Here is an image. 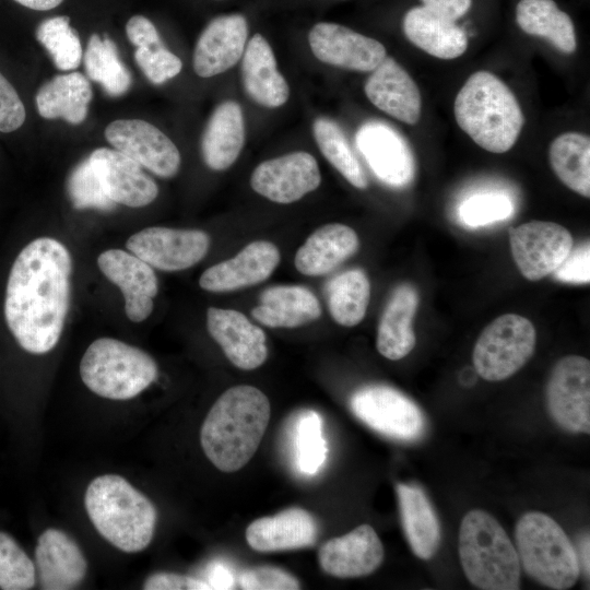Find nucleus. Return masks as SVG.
Masks as SVG:
<instances>
[{"instance_id": "obj_8", "label": "nucleus", "mask_w": 590, "mask_h": 590, "mask_svg": "<svg viewBox=\"0 0 590 590\" xmlns=\"http://www.w3.org/2000/svg\"><path fill=\"white\" fill-rule=\"evenodd\" d=\"M532 322L517 314H505L484 328L473 349V366L488 381L509 378L531 358L535 349Z\"/></svg>"}, {"instance_id": "obj_46", "label": "nucleus", "mask_w": 590, "mask_h": 590, "mask_svg": "<svg viewBox=\"0 0 590 590\" xmlns=\"http://www.w3.org/2000/svg\"><path fill=\"white\" fill-rule=\"evenodd\" d=\"M590 244L573 246L568 256L553 272L554 278L566 283L586 284L590 281Z\"/></svg>"}, {"instance_id": "obj_53", "label": "nucleus", "mask_w": 590, "mask_h": 590, "mask_svg": "<svg viewBox=\"0 0 590 590\" xmlns=\"http://www.w3.org/2000/svg\"><path fill=\"white\" fill-rule=\"evenodd\" d=\"M590 542H589V534L585 535L580 542V559L579 565L582 567L585 575L589 579L590 575V566H589V548Z\"/></svg>"}, {"instance_id": "obj_26", "label": "nucleus", "mask_w": 590, "mask_h": 590, "mask_svg": "<svg viewBox=\"0 0 590 590\" xmlns=\"http://www.w3.org/2000/svg\"><path fill=\"white\" fill-rule=\"evenodd\" d=\"M241 60V80L248 96L257 104L276 108L290 97L287 81L278 70L274 52L259 33L248 42Z\"/></svg>"}, {"instance_id": "obj_33", "label": "nucleus", "mask_w": 590, "mask_h": 590, "mask_svg": "<svg viewBox=\"0 0 590 590\" xmlns=\"http://www.w3.org/2000/svg\"><path fill=\"white\" fill-rule=\"evenodd\" d=\"M402 527L412 552L429 559L437 551L440 528L424 492L415 486L397 484Z\"/></svg>"}, {"instance_id": "obj_14", "label": "nucleus", "mask_w": 590, "mask_h": 590, "mask_svg": "<svg viewBox=\"0 0 590 590\" xmlns=\"http://www.w3.org/2000/svg\"><path fill=\"white\" fill-rule=\"evenodd\" d=\"M321 174L308 152H292L260 163L250 177L251 188L268 200L288 204L316 190Z\"/></svg>"}, {"instance_id": "obj_42", "label": "nucleus", "mask_w": 590, "mask_h": 590, "mask_svg": "<svg viewBox=\"0 0 590 590\" xmlns=\"http://www.w3.org/2000/svg\"><path fill=\"white\" fill-rule=\"evenodd\" d=\"M67 189L75 209L110 211L115 208L116 203L106 196L90 157L74 167L68 178Z\"/></svg>"}, {"instance_id": "obj_22", "label": "nucleus", "mask_w": 590, "mask_h": 590, "mask_svg": "<svg viewBox=\"0 0 590 590\" xmlns=\"http://www.w3.org/2000/svg\"><path fill=\"white\" fill-rule=\"evenodd\" d=\"M384 556V545L378 534L366 523L327 541L318 552L322 570L338 578L370 575L381 565Z\"/></svg>"}, {"instance_id": "obj_4", "label": "nucleus", "mask_w": 590, "mask_h": 590, "mask_svg": "<svg viewBox=\"0 0 590 590\" xmlns=\"http://www.w3.org/2000/svg\"><path fill=\"white\" fill-rule=\"evenodd\" d=\"M87 516L98 533L126 553L143 551L151 543L157 512L151 500L117 474L93 479L84 494Z\"/></svg>"}, {"instance_id": "obj_7", "label": "nucleus", "mask_w": 590, "mask_h": 590, "mask_svg": "<svg viewBox=\"0 0 590 590\" xmlns=\"http://www.w3.org/2000/svg\"><path fill=\"white\" fill-rule=\"evenodd\" d=\"M80 376L83 384L99 397L129 400L156 379L157 365L139 347L113 338H99L83 354Z\"/></svg>"}, {"instance_id": "obj_21", "label": "nucleus", "mask_w": 590, "mask_h": 590, "mask_svg": "<svg viewBox=\"0 0 590 590\" xmlns=\"http://www.w3.org/2000/svg\"><path fill=\"white\" fill-rule=\"evenodd\" d=\"M280 250L271 241L249 243L235 257L208 268L199 285L208 292H232L266 281L280 263Z\"/></svg>"}, {"instance_id": "obj_36", "label": "nucleus", "mask_w": 590, "mask_h": 590, "mask_svg": "<svg viewBox=\"0 0 590 590\" xmlns=\"http://www.w3.org/2000/svg\"><path fill=\"white\" fill-rule=\"evenodd\" d=\"M326 293L330 315L337 323L354 327L364 319L370 283L363 270L353 269L335 275L328 282Z\"/></svg>"}, {"instance_id": "obj_20", "label": "nucleus", "mask_w": 590, "mask_h": 590, "mask_svg": "<svg viewBox=\"0 0 590 590\" xmlns=\"http://www.w3.org/2000/svg\"><path fill=\"white\" fill-rule=\"evenodd\" d=\"M106 196L115 203L141 208L158 194L156 182L142 166L115 149L99 148L90 154Z\"/></svg>"}, {"instance_id": "obj_13", "label": "nucleus", "mask_w": 590, "mask_h": 590, "mask_svg": "<svg viewBox=\"0 0 590 590\" xmlns=\"http://www.w3.org/2000/svg\"><path fill=\"white\" fill-rule=\"evenodd\" d=\"M115 150L153 174L170 178L180 167V153L174 142L155 126L141 119H118L105 129Z\"/></svg>"}, {"instance_id": "obj_17", "label": "nucleus", "mask_w": 590, "mask_h": 590, "mask_svg": "<svg viewBox=\"0 0 590 590\" xmlns=\"http://www.w3.org/2000/svg\"><path fill=\"white\" fill-rule=\"evenodd\" d=\"M97 264L102 273L120 288L127 317L133 322L145 320L153 310V299L158 291L153 268L121 249L102 252Z\"/></svg>"}, {"instance_id": "obj_47", "label": "nucleus", "mask_w": 590, "mask_h": 590, "mask_svg": "<svg viewBox=\"0 0 590 590\" xmlns=\"http://www.w3.org/2000/svg\"><path fill=\"white\" fill-rule=\"evenodd\" d=\"M25 117V107L19 94L0 72V131H15L24 123Z\"/></svg>"}, {"instance_id": "obj_24", "label": "nucleus", "mask_w": 590, "mask_h": 590, "mask_svg": "<svg viewBox=\"0 0 590 590\" xmlns=\"http://www.w3.org/2000/svg\"><path fill=\"white\" fill-rule=\"evenodd\" d=\"M364 91L370 103L408 125L421 117L422 98L411 75L393 58L387 57L371 71Z\"/></svg>"}, {"instance_id": "obj_45", "label": "nucleus", "mask_w": 590, "mask_h": 590, "mask_svg": "<svg viewBox=\"0 0 590 590\" xmlns=\"http://www.w3.org/2000/svg\"><path fill=\"white\" fill-rule=\"evenodd\" d=\"M237 582L245 590H295L298 580L290 573L271 566H261L244 570Z\"/></svg>"}, {"instance_id": "obj_34", "label": "nucleus", "mask_w": 590, "mask_h": 590, "mask_svg": "<svg viewBox=\"0 0 590 590\" xmlns=\"http://www.w3.org/2000/svg\"><path fill=\"white\" fill-rule=\"evenodd\" d=\"M516 21L526 34L545 38L564 54H573L577 48L574 22L554 0H520Z\"/></svg>"}, {"instance_id": "obj_23", "label": "nucleus", "mask_w": 590, "mask_h": 590, "mask_svg": "<svg viewBox=\"0 0 590 590\" xmlns=\"http://www.w3.org/2000/svg\"><path fill=\"white\" fill-rule=\"evenodd\" d=\"M35 567L40 588L68 590L79 586L87 562L78 543L66 532L48 528L37 539Z\"/></svg>"}, {"instance_id": "obj_2", "label": "nucleus", "mask_w": 590, "mask_h": 590, "mask_svg": "<svg viewBox=\"0 0 590 590\" xmlns=\"http://www.w3.org/2000/svg\"><path fill=\"white\" fill-rule=\"evenodd\" d=\"M270 420V402L256 387L238 385L224 391L200 430L206 458L223 472L245 467L256 453Z\"/></svg>"}, {"instance_id": "obj_37", "label": "nucleus", "mask_w": 590, "mask_h": 590, "mask_svg": "<svg viewBox=\"0 0 590 590\" xmlns=\"http://www.w3.org/2000/svg\"><path fill=\"white\" fill-rule=\"evenodd\" d=\"M83 61L87 76L101 84L109 96H121L130 88L131 74L121 61L116 44L108 36L101 38L93 34Z\"/></svg>"}, {"instance_id": "obj_27", "label": "nucleus", "mask_w": 590, "mask_h": 590, "mask_svg": "<svg viewBox=\"0 0 590 590\" xmlns=\"http://www.w3.org/2000/svg\"><path fill=\"white\" fill-rule=\"evenodd\" d=\"M358 248L359 239L352 227L341 223L326 224L312 232L298 248L294 264L304 275H323L356 253Z\"/></svg>"}, {"instance_id": "obj_51", "label": "nucleus", "mask_w": 590, "mask_h": 590, "mask_svg": "<svg viewBox=\"0 0 590 590\" xmlns=\"http://www.w3.org/2000/svg\"><path fill=\"white\" fill-rule=\"evenodd\" d=\"M206 583L211 589H233L236 578L232 568L223 563H213L208 569Z\"/></svg>"}, {"instance_id": "obj_39", "label": "nucleus", "mask_w": 590, "mask_h": 590, "mask_svg": "<svg viewBox=\"0 0 590 590\" xmlns=\"http://www.w3.org/2000/svg\"><path fill=\"white\" fill-rule=\"evenodd\" d=\"M36 38L59 70H74L80 66L82 45L76 31L70 26L69 16L58 15L44 20L37 26Z\"/></svg>"}, {"instance_id": "obj_38", "label": "nucleus", "mask_w": 590, "mask_h": 590, "mask_svg": "<svg viewBox=\"0 0 590 590\" xmlns=\"http://www.w3.org/2000/svg\"><path fill=\"white\" fill-rule=\"evenodd\" d=\"M316 143L327 161L355 188L366 189L367 177L340 126L324 117L312 125Z\"/></svg>"}, {"instance_id": "obj_6", "label": "nucleus", "mask_w": 590, "mask_h": 590, "mask_svg": "<svg viewBox=\"0 0 590 590\" xmlns=\"http://www.w3.org/2000/svg\"><path fill=\"white\" fill-rule=\"evenodd\" d=\"M520 566L539 583L555 590L571 588L578 580V554L562 527L550 516L530 511L515 529Z\"/></svg>"}, {"instance_id": "obj_25", "label": "nucleus", "mask_w": 590, "mask_h": 590, "mask_svg": "<svg viewBox=\"0 0 590 590\" xmlns=\"http://www.w3.org/2000/svg\"><path fill=\"white\" fill-rule=\"evenodd\" d=\"M318 526L307 510L288 508L252 521L246 529L248 545L258 552H279L316 544Z\"/></svg>"}, {"instance_id": "obj_43", "label": "nucleus", "mask_w": 590, "mask_h": 590, "mask_svg": "<svg viewBox=\"0 0 590 590\" xmlns=\"http://www.w3.org/2000/svg\"><path fill=\"white\" fill-rule=\"evenodd\" d=\"M514 213L511 200L502 193L475 194L462 202L459 216L470 227L485 226L508 219Z\"/></svg>"}, {"instance_id": "obj_40", "label": "nucleus", "mask_w": 590, "mask_h": 590, "mask_svg": "<svg viewBox=\"0 0 590 590\" xmlns=\"http://www.w3.org/2000/svg\"><path fill=\"white\" fill-rule=\"evenodd\" d=\"M294 459L297 470L306 475L317 474L327 458L322 420L315 411H304L294 426Z\"/></svg>"}, {"instance_id": "obj_48", "label": "nucleus", "mask_w": 590, "mask_h": 590, "mask_svg": "<svg viewBox=\"0 0 590 590\" xmlns=\"http://www.w3.org/2000/svg\"><path fill=\"white\" fill-rule=\"evenodd\" d=\"M145 590H209L210 586L200 578L176 573H156L143 583Z\"/></svg>"}, {"instance_id": "obj_41", "label": "nucleus", "mask_w": 590, "mask_h": 590, "mask_svg": "<svg viewBox=\"0 0 590 590\" xmlns=\"http://www.w3.org/2000/svg\"><path fill=\"white\" fill-rule=\"evenodd\" d=\"M36 578L35 563L11 534L0 531V589H32Z\"/></svg>"}, {"instance_id": "obj_18", "label": "nucleus", "mask_w": 590, "mask_h": 590, "mask_svg": "<svg viewBox=\"0 0 590 590\" xmlns=\"http://www.w3.org/2000/svg\"><path fill=\"white\" fill-rule=\"evenodd\" d=\"M248 23L239 13L219 15L200 34L193 52V70L201 78L221 74L243 57Z\"/></svg>"}, {"instance_id": "obj_44", "label": "nucleus", "mask_w": 590, "mask_h": 590, "mask_svg": "<svg viewBox=\"0 0 590 590\" xmlns=\"http://www.w3.org/2000/svg\"><path fill=\"white\" fill-rule=\"evenodd\" d=\"M134 59L148 80L153 84L165 83L179 74L182 69L181 60L169 51L164 44L137 48Z\"/></svg>"}, {"instance_id": "obj_35", "label": "nucleus", "mask_w": 590, "mask_h": 590, "mask_svg": "<svg viewBox=\"0 0 590 590\" xmlns=\"http://www.w3.org/2000/svg\"><path fill=\"white\" fill-rule=\"evenodd\" d=\"M548 158L558 179L570 190L590 197V138L579 132L556 137L550 145Z\"/></svg>"}, {"instance_id": "obj_12", "label": "nucleus", "mask_w": 590, "mask_h": 590, "mask_svg": "<svg viewBox=\"0 0 590 590\" xmlns=\"http://www.w3.org/2000/svg\"><path fill=\"white\" fill-rule=\"evenodd\" d=\"M126 247L152 268L175 272L198 263L209 250L210 237L200 229L152 226L131 235Z\"/></svg>"}, {"instance_id": "obj_1", "label": "nucleus", "mask_w": 590, "mask_h": 590, "mask_svg": "<svg viewBox=\"0 0 590 590\" xmlns=\"http://www.w3.org/2000/svg\"><path fill=\"white\" fill-rule=\"evenodd\" d=\"M72 258L51 237L30 241L9 272L3 311L5 323L26 352L45 354L59 342L69 308Z\"/></svg>"}, {"instance_id": "obj_28", "label": "nucleus", "mask_w": 590, "mask_h": 590, "mask_svg": "<svg viewBox=\"0 0 590 590\" xmlns=\"http://www.w3.org/2000/svg\"><path fill=\"white\" fill-rule=\"evenodd\" d=\"M418 307V293L409 284H400L390 296L379 320L376 347L386 358L398 361L415 346L412 327Z\"/></svg>"}, {"instance_id": "obj_9", "label": "nucleus", "mask_w": 590, "mask_h": 590, "mask_svg": "<svg viewBox=\"0 0 590 590\" xmlns=\"http://www.w3.org/2000/svg\"><path fill=\"white\" fill-rule=\"evenodd\" d=\"M551 417L570 433H590V362L579 355L560 358L546 385Z\"/></svg>"}, {"instance_id": "obj_16", "label": "nucleus", "mask_w": 590, "mask_h": 590, "mask_svg": "<svg viewBox=\"0 0 590 590\" xmlns=\"http://www.w3.org/2000/svg\"><path fill=\"white\" fill-rule=\"evenodd\" d=\"M308 44L319 61L353 71L371 72L387 56L377 39L331 22L315 24Z\"/></svg>"}, {"instance_id": "obj_5", "label": "nucleus", "mask_w": 590, "mask_h": 590, "mask_svg": "<svg viewBox=\"0 0 590 590\" xmlns=\"http://www.w3.org/2000/svg\"><path fill=\"white\" fill-rule=\"evenodd\" d=\"M459 557L465 577L483 590H518L519 557L500 523L481 509L470 510L459 530Z\"/></svg>"}, {"instance_id": "obj_31", "label": "nucleus", "mask_w": 590, "mask_h": 590, "mask_svg": "<svg viewBox=\"0 0 590 590\" xmlns=\"http://www.w3.org/2000/svg\"><path fill=\"white\" fill-rule=\"evenodd\" d=\"M252 317L271 328H296L317 320L321 307L316 295L304 286L279 285L264 290Z\"/></svg>"}, {"instance_id": "obj_15", "label": "nucleus", "mask_w": 590, "mask_h": 590, "mask_svg": "<svg viewBox=\"0 0 590 590\" xmlns=\"http://www.w3.org/2000/svg\"><path fill=\"white\" fill-rule=\"evenodd\" d=\"M358 151L384 184L402 188L414 178L415 162L406 140L389 125L370 120L355 134Z\"/></svg>"}, {"instance_id": "obj_10", "label": "nucleus", "mask_w": 590, "mask_h": 590, "mask_svg": "<svg viewBox=\"0 0 590 590\" xmlns=\"http://www.w3.org/2000/svg\"><path fill=\"white\" fill-rule=\"evenodd\" d=\"M352 412L374 430L390 438L411 440L423 430L418 406L400 391L382 385L364 387L351 397Z\"/></svg>"}, {"instance_id": "obj_29", "label": "nucleus", "mask_w": 590, "mask_h": 590, "mask_svg": "<svg viewBox=\"0 0 590 590\" xmlns=\"http://www.w3.org/2000/svg\"><path fill=\"white\" fill-rule=\"evenodd\" d=\"M244 143L241 107L234 101H225L213 110L202 135L201 151L205 165L212 170L227 169L238 158Z\"/></svg>"}, {"instance_id": "obj_30", "label": "nucleus", "mask_w": 590, "mask_h": 590, "mask_svg": "<svg viewBox=\"0 0 590 590\" xmlns=\"http://www.w3.org/2000/svg\"><path fill=\"white\" fill-rule=\"evenodd\" d=\"M406 38L426 54L445 60L456 59L468 48L464 31L449 21L422 7L410 9L403 17Z\"/></svg>"}, {"instance_id": "obj_11", "label": "nucleus", "mask_w": 590, "mask_h": 590, "mask_svg": "<svg viewBox=\"0 0 590 590\" xmlns=\"http://www.w3.org/2000/svg\"><path fill=\"white\" fill-rule=\"evenodd\" d=\"M509 241L514 260L529 281L553 273L574 246L568 229L545 221H531L511 228Z\"/></svg>"}, {"instance_id": "obj_32", "label": "nucleus", "mask_w": 590, "mask_h": 590, "mask_svg": "<svg viewBox=\"0 0 590 590\" xmlns=\"http://www.w3.org/2000/svg\"><path fill=\"white\" fill-rule=\"evenodd\" d=\"M93 92L80 72L60 74L46 82L36 94L38 114L46 119L61 118L69 123L84 121Z\"/></svg>"}, {"instance_id": "obj_3", "label": "nucleus", "mask_w": 590, "mask_h": 590, "mask_svg": "<svg viewBox=\"0 0 590 590\" xmlns=\"http://www.w3.org/2000/svg\"><path fill=\"white\" fill-rule=\"evenodd\" d=\"M453 114L461 130L479 146L497 154L514 146L524 122L512 91L488 71L468 78L455 98Z\"/></svg>"}, {"instance_id": "obj_50", "label": "nucleus", "mask_w": 590, "mask_h": 590, "mask_svg": "<svg viewBox=\"0 0 590 590\" xmlns=\"http://www.w3.org/2000/svg\"><path fill=\"white\" fill-rule=\"evenodd\" d=\"M427 10L456 22L470 9L472 0H421Z\"/></svg>"}, {"instance_id": "obj_19", "label": "nucleus", "mask_w": 590, "mask_h": 590, "mask_svg": "<svg viewBox=\"0 0 590 590\" xmlns=\"http://www.w3.org/2000/svg\"><path fill=\"white\" fill-rule=\"evenodd\" d=\"M206 328L228 361L237 368L251 370L266 362L268 357L266 334L243 312L209 307Z\"/></svg>"}, {"instance_id": "obj_49", "label": "nucleus", "mask_w": 590, "mask_h": 590, "mask_svg": "<svg viewBox=\"0 0 590 590\" xmlns=\"http://www.w3.org/2000/svg\"><path fill=\"white\" fill-rule=\"evenodd\" d=\"M126 34L137 48L163 44L155 25L143 15H133L126 24Z\"/></svg>"}, {"instance_id": "obj_52", "label": "nucleus", "mask_w": 590, "mask_h": 590, "mask_svg": "<svg viewBox=\"0 0 590 590\" xmlns=\"http://www.w3.org/2000/svg\"><path fill=\"white\" fill-rule=\"evenodd\" d=\"M23 7L37 11H48L58 7L63 0H14Z\"/></svg>"}]
</instances>
